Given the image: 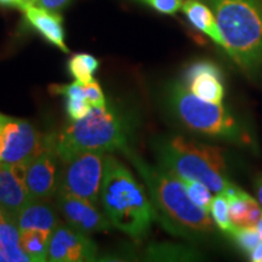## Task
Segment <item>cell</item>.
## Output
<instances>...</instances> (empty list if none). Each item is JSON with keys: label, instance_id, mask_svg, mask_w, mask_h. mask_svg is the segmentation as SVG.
<instances>
[{"label": "cell", "instance_id": "6da1fadb", "mask_svg": "<svg viewBox=\"0 0 262 262\" xmlns=\"http://www.w3.org/2000/svg\"><path fill=\"white\" fill-rule=\"evenodd\" d=\"M100 199L111 224L135 241L145 239L158 219L142 185L113 156L104 159Z\"/></svg>", "mask_w": 262, "mask_h": 262}, {"label": "cell", "instance_id": "7a4b0ae2", "mask_svg": "<svg viewBox=\"0 0 262 262\" xmlns=\"http://www.w3.org/2000/svg\"><path fill=\"white\" fill-rule=\"evenodd\" d=\"M123 153L135 165L148 187L155 206L163 215V225L175 234H206L214 231L209 212L192 202L185 185L162 166H152L129 147Z\"/></svg>", "mask_w": 262, "mask_h": 262}, {"label": "cell", "instance_id": "3957f363", "mask_svg": "<svg viewBox=\"0 0 262 262\" xmlns=\"http://www.w3.org/2000/svg\"><path fill=\"white\" fill-rule=\"evenodd\" d=\"M225 40L224 50L245 73L262 68L261 0H208Z\"/></svg>", "mask_w": 262, "mask_h": 262}, {"label": "cell", "instance_id": "277c9868", "mask_svg": "<svg viewBox=\"0 0 262 262\" xmlns=\"http://www.w3.org/2000/svg\"><path fill=\"white\" fill-rule=\"evenodd\" d=\"M155 153L159 166L181 181L195 180L214 193L224 192L231 185L226 158L219 147L170 136L156 141Z\"/></svg>", "mask_w": 262, "mask_h": 262}, {"label": "cell", "instance_id": "5b68a950", "mask_svg": "<svg viewBox=\"0 0 262 262\" xmlns=\"http://www.w3.org/2000/svg\"><path fill=\"white\" fill-rule=\"evenodd\" d=\"M129 127L112 107H93L83 119L72 122L56 136V152L61 162L85 150H125Z\"/></svg>", "mask_w": 262, "mask_h": 262}, {"label": "cell", "instance_id": "8992f818", "mask_svg": "<svg viewBox=\"0 0 262 262\" xmlns=\"http://www.w3.org/2000/svg\"><path fill=\"white\" fill-rule=\"evenodd\" d=\"M172 113L183 125L203 135L251 145V137L222 103H212L192 94L183 83H173L168 91Z\"/></svg>", "mask_w": 262, "mask_h": 262}, {"label": "cell", "instance_id": "52a82bcc", "mask_svg": "<svg viewBox=\"0 0 262 262\" xmlns=\"http://www.w3.org/2000/svg\"><path fill=\"white\" fill-rule=\"evenodd\" d=\"M106 153L101 150L79 152L62 163L57 191L67 192L98 204Z\"/></svg>", "mask_w": 262, "mask_h": 262}, {"label": "cell", "instance_id": "ba28073f", "mask_svg": "<svg viewBox=\"0 0 262 262\" xmlns=\"http://www.w3.org/2000/svg\"><path fill=\"white\" fill-rule=\"evenodd\" d=\"M60 163L56 136H45L37 155L24 163L25 181L31 199H48L57 192L61 179Z\"/></svg>", "mask_w": 262, "mask_h": 262}, {"label": "cell", "instance_id": "9c48e42d", "mask_svg": "<svg viewBox=\"0 0 262 262\" xmlns=\"http://www.w3.org/2000/svg\"><path fill=\"white\" fill-rule=\"evenodd\" d=\"M42 137L31 123L8 118L0 134V163L21 164L37 155Z\"/></svg>", "mask_w": 262, "mask_h": 262}, {"label": "cell", "instance_id": "30bf717a", "mask_svg": "<svg viewBox=\"0 0 262 262\" xmlns=\"http://www.w3.org/2000/svg\"><path fill=\"white\" fill-rule=\"evenodd\" d=\"M97 247L88 233L58 224L52 229L48 249V261L51 262H84L94 261Z\"/></svg>", "mask_w": 262, "mask_h": 262}, {"label": "cell", "instance_id": "8fae6325", "mask_svg": "<svg viewBox=\"0 0 262 262\" xmlns=\"http://www.w3.org/2000/svg\"><path fill=\"white\" fill-rule=\"evenodd\" d=\"M57 208L72 227L85 233L106 232L112 227L107 215L100 211L97 204L71 193L57 191Z\"/></svg>", "mask_w": 262, "mask_h": 262}, {"label": "cell", "instance_id": "7c38bea8", "mask_svg": "<svg viewBox=\"0 0 262 262\" xmlns=\"http://www.w3.org/2000/svg\"><path fill=\"white\" fill-rule=\"evenodd\" d=\"M182 83L202 100L212 103H222L225 86L222 71L211 61H196L189 64L183 73Z\"/></svg>", "mask_w": 262, "mask_h": 262}, {"label": "cell", "instance_id": "4fadbf2b", "mask_svg": "<svg viewBox=\"0 0 262 262\" xmlns=\"http://www.w3.org/2000/svg\"><path fill=\"white\" fill-rule=\"evenodd\" d=\"M29 201L32 199L26 186L24 163H0V210L9 220L15 221Z\"/></svg>", "mask_w": 262, "mask_h": 262}, {"label": "cell", "instance_id": "5bb4252c", "mask_svg": "<svg viewBox=\"0 0 262 262\" xmlns=\"http://www.w3.org/2000/svg\"><path fill=\"white\" fill-rule=\"evenodd\" d=\"M27 22L50 44L57 47L66 54L70 52L64 41L63 19L57 11H50L31 3H25L21 6Z\"/></svg>", "mask_w": 262, "mask_h": 262}, {"label": "cell", "instance_id": "9a60e30c", "mask_svg": "<svg viewBox=\"0 0 262 262\" xmlns=\"http://www.w3.org/2000/svg\"><path fill=\"white\" fill-rule=\"evenodd\" d=\"M228 202L229 215L235 226H254L256 227L262 217V210L258 203L243 189L233 183L224 191Z\"/></svg>", "mask_w": 262, "mask_h": 262}, {"label": "cell", "instance_id": "2e32d148", "mask_svg": "<svg viewBox=\"0 0 262 262\" xmlns=\"http://www.w3.org/2000/svg\"><path fill=\"white\" fill-rule=\"evenodd\" d=\"M47 199H32L24 206L15 219V224L19 232L26 229H45L52 231L60 224L56 212Z\"/></svg>", "mask_w": 262, "mask_h": 262}, {"label": "cell", "instance_id": "e0dca14e", "mask_svg": "<svg viewBox=\"0 0 262 262\" xmlns=\"http://www.w3.org/2000/svg\"><path fill=\"white\" fill-rule=\"evenodd\" d=\"M182 11L188 21L194 27L212 39L219 47L224 49L225 40L222 37L217 21L210 8L199 0H186L182 5Z\"/></svg>", "mask_w": 262, "mask_h": 262}, {"label": "cell", "instance_id": "ac0fdd59", "mask_svg": "<svg viewBox=\"0 0 262 262\" xmlns=\"http://www.w3.org/2000/svg\"><path fill=\"white\" fill-rule=\"evenodd\" d=\"M50 90L52 94L63 95L66 97V112L72 122L83 119L93 108L85 97L83 83L80 81L75 80L68 85H52Z\"/></svg>", "mask_w": 262, "mask_h": 262}, {"label": "cell", "instance_id": "d6986e66", "mask_svg": "<svg viewBox=\"0 0 262 262\" xmlns=\"http://www.w3.org/2000/svg\"><path fill=\"white\" fill-rule=\"evenodd\" d=\"M31 258L21 244V233L15 221L0 226V262H29Z\"/></svg>", "mask_w": 262, "mask_h": 262}, {"label": "cell", "instance_id": "ffe728a7", "mask_svg": "<svg viewBox=\"0 0 262 262\" xmlns=\"http://www.w3.org/2000/svg\"><path fill=\"white\" fill-rule=\"evenodd\" d=\"M52 231L45 229H26L21 233V244L31 261H48L49 241Z\"/></svg>", "mask_w": 262, "mask_h": 262}, {"label": "cell", "instance_id": "44dd1931", "mask_svg": "<svg viewBox=\"0 0 262 262\" xmlns=\"http://www.w3.org/2000/svg\"><path fill=\"white\" fill-rule=\"evenodd\" d=\"M100 67V62L90 54H75L68 61V72L75 80L80 83H89L94 79L93 74Z\"/></svg>", "mask_w": 262, "mask_h": 262}, {"label": "cell", "instance_id": "7402d4cb", "mask_svg": "<svg viewBox=\"0 0 262 262\" xmlns=\"http://www.w3.org/2000/svg\"><path fill=\"white\" fill-rule=\"evenodd\" d=\"M209 211H210L212 221L215 222L217 228L220 229L221 232H224L226 235L231 234V232L233 231L235 225L231 220L228 202L224 192L217 193V195L212 198L210 210Z\"/></svg>", "mask_w": 262, "mask_h": 262}, {"label": "cell", "instance_id": "603a6c76", "mask_svg": "<svg viewBox=\"0 0 262 262\" xmlns=\"http://www.w3.org/2000/svg\"><path fill=\"white\" fill-rule=\"evenodd\" d=\"M235 245L248 255L256 248V245L262 241L260 232L254 226H234L233 231L228 235Z\"/></svg>", "mask_w": 262, "mask_h": 262}, {"label": "cell", "instance_id": "cb8c5ba5", "mask_svg": "<svg viewBox=\"0 0 262 262\" xmlns=\"http://www.w3.org/2000/svg\"><path fill=\"white\" fill-rule=\"evenodd\" d=\"M185 185L186 191L192 202L199 206V208L204 209L205 211L210 210V205L212 202V193L211 189L205 186L204 183L195 181V180H185L182 181Z\"/></svg>", "mask_w": 262, "mask_h": 262}, {"label": "cell", "instance_id": "d4e9b609", "mask_svg": "<svg viewBox=\"0 0 262 262\" xmlns=\"http://www.w3.org/2000/svg\"><path fill=\"white\" fill-rule=\"evenodd\" d=\"M84 94L86 100L89 101L90 104L93 107H104L107 106L106 97H104V94L102 91V88H101L100 83L97 80L93 79L89 83L83 84Z\"/></svg>", "mask_w": 262, "mask_h": 262}, {"label": "cell", "instance_id": "484cf974", "mask_svg": "<svg viewBox=\"0 0 262 262\" xmlns=\"http://www.w3.org/2000/svg\"><path fill=\"white\" fill-rule=\"evenodd\" d=\"M139 2L150 6L160 14L175 15L180 9H182L185 0H139Z\"/></svg>", "mask_w": 262, "mask_h": 262}, {"label": "cell", "instance_id": "4316f807", "mask_svg": "<svg viewBox=\"0 0 262 262\" xmlns=\"http://www.w3.org/2000/svg\"><path fill=\"white\" fill-rule=\"evenodd\" d=\"M70 3L71 0H35L34 5L50 10V11H60Z\"/></svg>", "mask_w": 262, "mask_h": 262}, {"label": "cell", "instance_id": "83f0119b", "mask_svg": "<svg viewBox=\"0 0 262 262\" xmlns=\"http://www.w3.org/2000/svg\"><path fill=\"white\" fill-rule=\"evenodd\" d=\"M249 258L253 262H262V241L256 245V248L249 254Z\"/></svg>", "mask_w": 262, "mask_h": 262}, {"label": "cell", "instance_id": "f1b7e54d", "mask_svg": "<svg viewBox=\"0 0 262 262\" xmlns=\"http://www.w3.org/2000/svg\"><path fill=\"white\" fill-rule=\"evenodd\" d=\"M255 192H256L257 201L262 206V173H260L255 180Z\"/></svg>", "mask_w": 262, "mask_h": 262}, {"label": "cell", "instance_id": "f546056e", "mask_svg": "<svg viewBox=\"0 0 262 262\" xmlns=\"http://www.w3.org/2000/svg\"><path fill=\"white\" fill-rule=\"evenodd\" d=\"M8 118H9V117H6V116H4V114L0 113V134H2L3 127H4L6 120H8Z\"/></svg>", "mask_w": 262, "mask_h": 262}, {"label": "cell", "instance_id": "4dcf8cb0", "mask_svg": "<svg viewBox=\"0 0 262 262\" xmlns=\"http://www.w3.org/2000/svg\"><path fill=\"white\" fill-rule=\"evenodd\" d=\"M6 220H9V219L6 217V216L4 215V212H3L2 210H0V226H2L3 224H4V222H5Z\"/></svg>", "mask_w": 262, "mask_h": 262}, {"label": "cell", "instance_id": "1f68e13d", "mask_svg": "<svg viewBox=\"0 0 262 262\" xmlns=\"http://www.w3.org/2000/svg\"><path fill=\"white\" fill-rule=\"evenodd\" d=\"M257 229H258V232H260V235H261V238H262V217H261V220L258 221V224H257Z\"/></svg>", "mask_w": 262, "mask_h": 262}, {"label": "cell", "instance_id": "d6a6232c", "mask_svg": "<svg viewBox=\"0 0 262 262\" xmlns=\"http://www.w3.org/2000/svg\"><path fill=\"white\" fill-rule=\"evenodd\" d=\"M35 0H25V3H31V4H34Z\"/></svg>", "mask_w": 262, "mask_h": 262}]
</instances>
